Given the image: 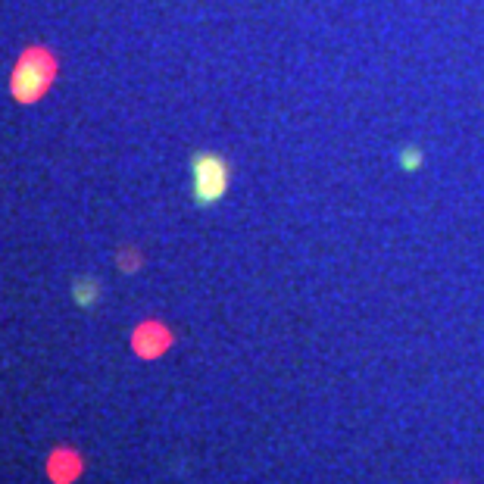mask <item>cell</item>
<instances>
[{
  "label": "cell",
  "mask_w": 484,
  "mask_h": 484,
  "mask_svg": "<svg viewBox=\"0 0 484 484\" xmlns=\"http://www.w3.org/2000/svg\"><path fill=\"white\" fill-rule=\"evenodd\" d=\"M53 79H57V59H53V53L47 47L35 44L16 63L13 79H10V91H13V97L19 104H35V100L44 97V91L53 85Z\"/></svg>",
  "instance_id": "cell-1"
},
{
  "label": "cell",
  "mask_w": 484,
  "mask_h": 484,
  "mask_svg": "<svg viewBox=\"0 0 484 484\" xmlns=\"http://www.w3.org/2000/svg\"><path fill=\"white\" fill-rule=\"evenodd\" d=\"M229 188H231V166L213 151L194 153V159H191V191H194V200L200 206H213V203H219L229 194Z\"/></svg>",
  "instance_id": "cell-2"
},
{
  "label": "cell",
  "mask_w": 484,
  "mask_h": 484,
  "mask_svg": "<svg viewBox=\"0 0 484 484\" xmlns=\"http://www.w3.org/2000/svg\"><path fill=\"white\" fill-rule=\"evenodd\" d=\"M131 344H135V350L141 356H159L166 347H169V331H166L163 325H153V322H147V325H141L135 331Z\"/></svg>",
  "instance_id": "cell-3"
},
{
  "label": "cell",
  "mask_w": 484,
  "mask_h": 484,
  "mask_svg": "<svg viewBox=\"0 0 484 484\" xmlns=\"http://www.w3.org/2000/svg\"><path fill=\"white\" fill-rule=\"evenodd\" d=\"M79 469H81L79 456H75V453H69V450H59L57 456L50 459V475H53V481H72V478L79 475Z\"/></svg>",
  "instance_id": "cell-4"
},
{
  "label": "cell",
  "mask_w": 484,
  "mask_h": 484,
  "mask_svg": "<svg viewBox=\"0 0 484 484\" xmlns=\"http://www.w3.org/2000/svg\"><path fill=\"white\" fill-rule=\"evenodd\" d=\"M75 303H79V307H94V303H97V282H94V278H81V282H75Z\"/></svg>",
  "instance_id": "cell-5"
},
{
  "label": "cell",
  "mask_w": 484,
  "mask_h": 484,
  "mask_svg": "<svg viewBox=\"0 0 484 484\" xmlns=\"http://www.w3.org/2000/svg\"><path fill=\"white\" fill-rule=\"evenodd\" d=\"M400 163H403V169L416 172L422 166V151H419V147H406V151L400 153Z\"/></svg>",
  "instance_id": "cell-6"
}]
</instances>
